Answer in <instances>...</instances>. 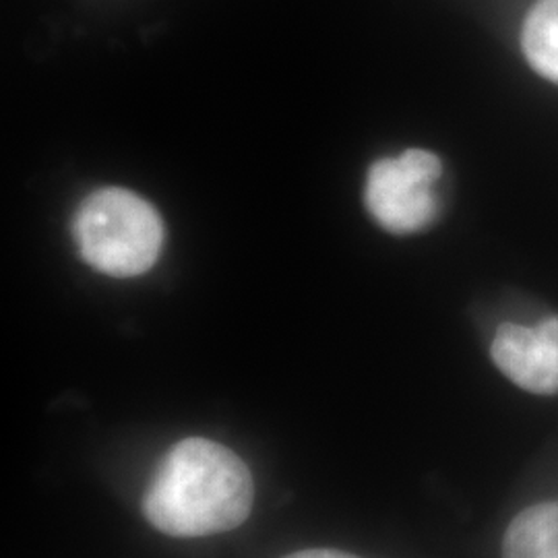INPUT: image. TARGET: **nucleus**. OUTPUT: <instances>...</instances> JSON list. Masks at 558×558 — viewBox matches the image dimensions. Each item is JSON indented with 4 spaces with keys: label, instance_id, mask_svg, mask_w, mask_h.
I'll return each instance as SVG.
<instances>
[{
    "label": "nucleus",
    "instance_id": "f257e3e1",
    "mask_svg": "<svg viewBox=\"0 0 558 558\" xmlns=\"http://www.w3.org/2000/svg\"><path fill=\"white\" fill-rule=\"evenodd\" d=\"M255 502L248 465L209 439H184L161 459L143 497V515L166 536L203 538L236 530Z\"/></svg>",
    "mask_w": 558,
    "mask_h": 558
},
{
    "label": "nucleus",
    "instance_id": "f03ea898",
    "mask_svg": "<svg viewBox=\"0 0 558 558\" xmlns=\"http://www.w3.org/2000/svg\"><path fill=\"white\" fill-rule=\"evenodd\" d=\"M81 257L101 274L133 278L160 255L163 226L158 211L124 189H104L81 203L75 218Z\"/></svg>",
    "mask_w": 558,
    "mask_h": 558
},
{
    "label": "nucleus",
    "instance_id": "7ed1b4c3",
    "mask_svg": "<svg viewBox=\"0 0 558 558\" xmlns=\"http://www.w3.org/2000/svg\"><path fill=\"white\" fill-rule=\"evenodd\" d=\"M439 177V158L424 149L379 160L366 180L368 211L389 232H418L437 216L433 184Z\"/></svg>",
    "mask_w": 558,
    "mask_h": 558
},
{
    "label": "nucleus",
    "instance_id": "20e7f679",
    "mask_svg": "<svg viewBox=\"0 0 558 558\" xmlns=\"http://www.w3.org/2000/svg\"><path fill=\"white\" fill-rule=\"evenodd\" d=\"M490 354L500 373L536 396L558 393V317L536 327L502 323Z\"/></svg>",
    "mask_w": 558,
    "mask_h": 558
},
{
    "label": "nucleus",
    "instance_id": "39448f33",
    "mask_svg": "<svg viewBox=\"0 0 558 558\" xmlns=\"http://www.w3.org/2000/svg\"><path fill=\"white\" fill-rule=\"evenodd\" d=\"M502 558H558V502L523 509L509 523Z\"/></svg>",
    "mask_w": 558,
    "mask_h": 558
},
{
    "label": "nucleus",
    "instance_id": "423d86ee",
    "mask_svg": "<svg viewBox=\"0 0 558 558\" xmlns=\"http://www.w3.org/2000/svg\"><path fill=\"white\" fill-rule=\"evenodd\" d=\"M523 52L542 77L558 83V0H539L523 25Z\"/></svg>",
    "mask_w": 558,
    "mask_h": 558
},
{
    "label": "nucleus",
    "instance_id": "0eeeda50",
    "mask_svg": "<svg viewBox=\"0 0 558 558\" xmlns=\"http://www.w3.org/2000/svg\"><path fill=\"white\" fill-rule=\"evenodd\" d=\"M281 558H360L343 550H336V548H308V550H299L292 555H286Z\"/></svg>",
    "mask_w": 558,
    "mask_h": 558
}]
</instances>
